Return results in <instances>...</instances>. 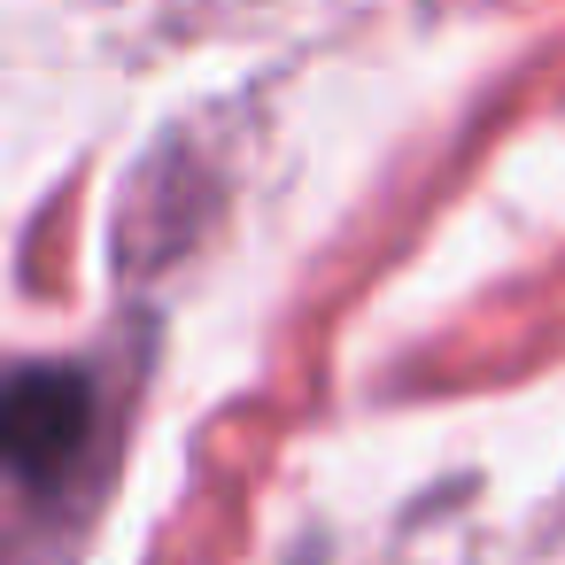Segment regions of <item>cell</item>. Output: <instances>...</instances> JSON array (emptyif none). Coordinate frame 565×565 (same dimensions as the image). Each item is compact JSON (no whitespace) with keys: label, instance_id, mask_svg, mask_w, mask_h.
<instances>
[{"label":"cell","instance_id":"obj_1","mask_svg":"<svg viewBox=\"0 0 565 565\" xmlns=\"http://www.w3.org/2000/svg\"><path fill=\"white\" fill-rule=\"evenodd\" d=\"M0 434H9V465L24 480H55L86 449V434H94V387H86V372H63V364L17 372Z\"/></svg>","mask_w":565,"mask_h":565}]
</instances>
